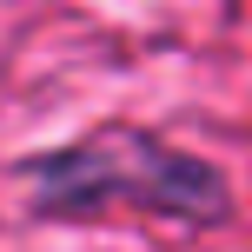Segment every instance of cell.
I'll list each match as a JSON object with an SVG mask.
<instances>
[{
    "mask_svg": "<svg viewBox=\"0 0 252 252\" xmlns=\"http://www.w3.org/2000/svg\"><path fill=\"white\" fill-rule=\"evenodd\" d=\"M40 179V199L53 213H80V206H146L159 219H219L226 213V179L213 166L186 159L173 146H153V139H133V133H100L87 146L60 153V159L33 166Z\"/></svg>",
    "mask_w": 252,
    "mask_h": 252,
    "instance_id": "1",
    "label": "cell"
}]
</instances>
